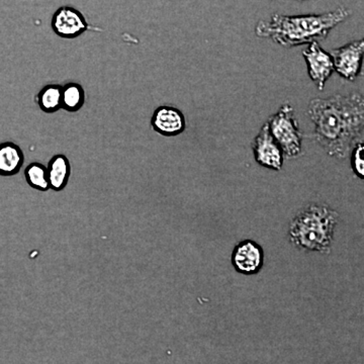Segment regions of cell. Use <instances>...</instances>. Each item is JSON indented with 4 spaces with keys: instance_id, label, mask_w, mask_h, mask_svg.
<instances>
[{
    "instance_id": "6da1fadb",
    "label": "cell",
    "mask_w": 364,
    "mask_h": 364,
    "mask_svg": "<svg viewBox=\"0 0 364 364\" xmlns=\"http://www.w3.org/2000/svg\"><path fill=\"white\" fill-rule=\"evenodd\" d=\"M306 114L315 126L314 138L330 156L345 159L363 142L364 98L360 93L314 98Z\"/></svg>"
},
{
    "instance_id": "5b68a950",
    "label": "cell",
    "mask_w": 364,
    "mask_h": 364,
    "mask_svg": "<svg viewBox=\"0 0 364 364\" xmlns=\"http://www.w3.org/2000/svg\"><path fill=\"white\" fill-rule=\"evenodd\" d=\"M334 72L345 80L354 81L360 75L363 65V40L354 41L331 53Z\"/></svg>"
},
{
    "instance_id": "7c38bea8",
    "label": "cell",
    "mask_w": 364,
    "mask_h": 364,
    "mask_svg": "<svg viewBox=\"0 0 364 364\" xmlns=\"http://www.w3.org/2000/svg\"><path fill=\"white\" fill-rule=\"evenodd\" d=\"M50 188L61 191L68 184L71 174V165L68 158L63 154H57L51 158L47 166Z\"/></svg>"
},
{
    "instance_id": "3957f363",
    "label": "cell",
    "mask_w": 364,
    "mask_h": 364,
    "mask_svg": "<svg viewBox=\"0 0 364 364\" xmlns=\"http://www.w3.org/2000/svg\"><path fill=\"white\" fill-rule=\"evenodd\" d=\"M338 222V213L329 205L310 203L294 215L289 227V240L299 250L328 254Z\"/></svg>"
},
{
    "instance_id": "ba28073f",
    "label": "cell",
    "mask_w": 364,
    "mask_h": 364,
    "mask_svg": "<svg viewBox=\"0 0 364 364\" xmlns=\"http://www.w3.org/2000/svg\"><path fill=\"white\" fill-rule=\"evenodd\" d=\"M308 73L318 90H324L326 83L334 73V65L330 53L326 52L318 42L309 44L308 49L303 51Z\"/></svg>"
},
{
    "instance_id": "8fae6325",
    "label": "cell",
    "mask_w": 364,
    "mask_h": 364,
    "mask_svg": "<svg viewBox=\"0 0 364 364\" xmlns=\"http://www.w3.org/2000/svg\"><path fill=\"white\" fill-rule=\"evenodd\" d=\"M25 155L20 146L13 142L0 143V176L11 177L20 172Z\"/></svg>"
},
{
    "instance_id": "e0dca14e",
    "label": "cell",
    "mask_w": 364,
    "mask_h": 364,
    "mask_svg": "<svg viewBox=\"0 0 364 364\" xmlns=\"http://www.w3.org/2000/svg\"><path fill=\"white\" fill-rule=\"evenodd\" d=\"M301 1H305V0H301Z\"/></svg>"
},
{
    "instance_id": "2e32d148",
    "label": "cell",
    "mask_w": 364,
    "mask_h": 364,
    "mask_svg": "<svg viewBox=\"0 0 364 364\" xmlns=\"http://www.w3.org/2000/svg\"><path fill=\"white\" fill-rule=\"evenodd\" d=\"M364 145L363 143H359L355 147L352 149L350 155L351 157V167L354 173L359 178L363 179L364 177Z\"/></svg>"
},
{
    "instance_id": "277c9868",
    "label": "cell",
    "mask_w": 364,
    "mask_h": 364,
    "mask_svg": "<svg viewBox=\"0 0 364 364\" xmlns=\"http://www.w3.org/2000/svg\"><path fill=\"white\" fill-rule=\"evenodd\" d=\"M268 129L284 152V158L294 159L303 153V134L299 130L298 119L291 104L280 107L277 114L269 117Z\"/></svg>"
},
{
    "instance_id": "8992f818",
    "label": "cell",
    "mask_w": 364,
    "mask_h": 364,
    "mask_svg": "<svg viewBox=\"0 0 364 364\" xmlns=\"http://www.w3.org/2000/svg\"><path fill=\"white\" fill-rule=\"evenodd\" d=\"M252 150L255 161L260 166L275 171H279L284 166V152L270 134L267 123L263 124L258 135L254 138Z\"/></svg>"
},
{
    "instance_id": "52a82bcc",
    "label": "cell",
    "mask_w": 364,
    "mask_h": 364,
    "mask_svg": "<svg viewBox=\"0 0 364 364\" xmlns=\"http://www.w3.org/2000/svg\"><path fill=\"white\" fill-rule=\"evenodd\" d=\"M53 32L62 39H75L90 30V26L85 16L75 7H59L53 14L51 21Z\"/></svg>"
},
{
    "instance_id": "7a4b0ae2",
    "label": "cell",
    "mask_w": 364,
    "mask_h": 364,
    "mask_svg": "<svg viewBox=\"0 0 364 364\" xmlns=\"http://www.w3.org/2000/svg\"><path fill=\"white\" fill-rule=\"evenodd\" d=\"M350 16L345 7L320 14L284 16L273 14L269 21H260L255 28L257 37L270 39L286 48L311 44L327 38L333 28Z\"/></svg>"
},
{
    "instance_id": "4fadbf2b",
    "label": "cell",
    "mask_w": 364,
    "mask_h": 364,
    "mask_svg": "<svg viewBox=\"0 0 364 364\" xmlns=\"http://www.w3.org/2000/svg\"><path fill=\"white\" fill-rule=\"evenodd\" d=\"M41 111L46 114H55L62 109V85H46L36 97Z\"/></svg>"
},
{
    "instance_id": "9a60e30c",
    "label": "cell",
    "mask_w": 364,
    "mask_h": 364,
    "mask_svg": "<svg viewBox=\"0 0 364 364\" xmlns=\"http://www.w3.org/2000/svg\"><path fill=\"white\" fill-rule=\"evenodd\" d=\"M25 176L31 188L39 191H49L50 183L48 179L47 166L42 163H31L25 170Z\"/></svg>"
},
{
    "instance_id": "9c48e42d",
    "label": "cell",
    "mask_w": 364,
    "mask_h": 364,
    "mask_svg": "<svg viewBox=\"0 0 364 364\" xmlns=\"http://www.w3.org/2000/svg\"><path fill=\"white\" fill-rule=\"evenodd\" d=\"M231 262L235 270L240 274H257L264 265V251L255 241L239 242L232 252Z\"/></svg>"
},
{
    "instance_id": "30bf717a",
    "label": "cell",
    "mask_w": 364,
    "mask_h": 364,
    "mask_svg": "<svg viewBox=\"0 0 364 364\" xmlns=\"http://www.w3.org/2000/svg\"><path fill=\"white\" fill-rule=\"evenodd\" d=\"M151 126L161 136H176L186 130V117L176 107L161 105L155 109L151 119Z\"/></svg>"
},
{
    "instance_id": "5bb4252c",
    "label": "cell",
    "mask_w": 364,
    "mask_h": 364,
    "mask_svg": "<svg viewBox=\"0 0 364 364\" xmlns=\"http://www.w3.org/2000/svg\"><path fill=\"white\" fill-rule=\"evenodd\" d=\"M85 102V91L79 83L68 82L62 85V109L77 112Z\"/></svg>"
}]
</instances>
